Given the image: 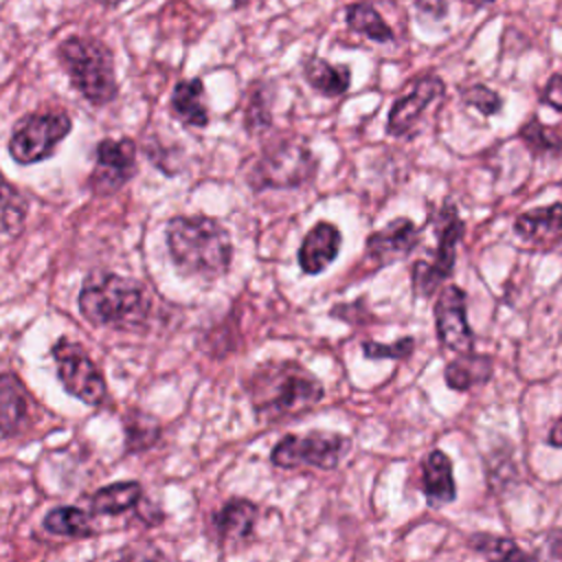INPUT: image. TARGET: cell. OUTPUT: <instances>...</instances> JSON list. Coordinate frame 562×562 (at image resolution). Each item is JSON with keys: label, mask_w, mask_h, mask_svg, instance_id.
Returning a JSON list of instances; mask_svg holds the SVG:
<instances>
[{"label": "cell", "mask_w": 562, "mask_h": 562, "mask_svg": "<svg viewBox=\"0 0 562 562\" xmlns=\"http://www.w3.org/2000/svg\"><path fill=\"white\" fill-rule=\"evenodd\" d=\"M342 246V233L336 224L321 220L316 222L303 237L299 250H296V261L303 274H321L327 270Z\"/></svg>", "instance_id": "9a60e30c"}, {"label": "cell", "mask_w": 562, "mask_h": 562, "mask_svg": "<svg viewBox=\"0 0 562 562\" xmlns=\"http://www.w3.org/2000/svg\"><path fill=\"white\" fill-rule=\"evenodd\" d=\"M345 22L351 31L369 37L371 42L386 44L393 40L391 26L382 20L378 9L371 2H353L345 11Z\"/></svg>", "instance_id": "d4e9b609"}, {"label": "cell", "mask_w": 562, "mask_h": 562, "mask_svg": "<svg viewBox=\"0 0 562 562\" xmlns=\"http://www.w3.org/2000/svg\"><path fill=\"white\" fill-rule=\"evenodd\" d=\"M136 171V143L127 136L103 138L94 149V167L88 176V187L94 195H112L121 191Z\"/></svg>", "instance_id": "30bf717a"}, {"label": "cell", "mask_w": 562, "mask_h": 562, "mask_svg": "<svg viewBox=\"0 0 562 562\" xmlns=\"http://www.w3.org/2000/svg\"><path fill=\"white\" fill-rule=\"evenodd\" d=\"M465 544L474 553H479L483 558H492V560H527V558H536L533 553L520 549L516 540L505 538V536H496V533H487V531L470 533Z\"/></svg>", "instance_id": "83f0119b"}, {"label": "cell", "mask_w": 562, "mask_h": 562, "mask_svg": "<svg viewBox=\"0 0 562 562\" xmlns=\"http://www.w3.org/2000/svg\"><path fill=\"white\" fill-rule=\"evenodd\" d=\"M547 443H549L551 448H560V417H553V422H551V426H549Z\"/></svg>", "instance_id": "836d02e7"}, {"label": "cell", "mask_w": 562, "mask_h": 562, "mask_svg": "<svg viewBox=\"0 0 562 562\" xmlns=\"http://www.w3.org/2000/svg\"><path fill=\"white\" fill-rule=\"evenodd\" d=\"M415 7L422 15L430 20H443L448 15V2L446 0H415Z\"/></svg>", "instance_id": "d6a6232c"}, {"label": "cell", "mask_w": 562, "mask_h": 562, "mask_svg": "<svg viewBox=\"0 0 562 562\" xmlns=\"http://www.w3.org/2000/svg\"><path fill=\"white\" fill-rule=\"evenodd\" d=\"M244 391L257 422L285 424L314 411L323 397V382L294 360H268L244 380Z\"/></svg>", "instance_id": "6da1fadb"}, {"label": "cell", "mask_w": 562, "mask_h": 562, "mask_svg": "<svg viewBox=\"0 0 562 562\" xmlns=\"http://www.w3.org/2000/svg\"><path fill=\"white\" fill-rule=\"evenodd\" d=\"M518 138L533 156H549V158L560 156V145H562L560 125H547L536 114L520 125Z\"/></svg>", "instance_id": "484cf974"}, {"label": "cell", "mask_w": 562, "mask_h": 562, "mask_svg": "<svg viewBox=\"0 0 562 562\" xmlns=\"http://www.w3.org/2000/svg\"><path fill=\"white\" fill-rule=\"evenodd\" d=\"M44 529L53 536L61 538H88L94 536V525H92V514L75 507V505H64L55 507L44 516Z\"/></svg>", "instance_id": "cb8c5ba5"}, {"label": "cell", "mask_w": 562, "mask_h": 562, "mask_svg": "<svg viewBox=\"0 0 562 562\" xmlns=\"http://www.w3.org/2000/svg\"><path fill=\"white\" fill-rule=\"evenodd\" d=\"M35 400L15 373H0V435L18 437L33 424Z\"/></svg>", "instance_id": "2e32d148"}, {"label": "cell", "mask_w": 562, "mask_h": 562, "mask_svg": "<svg viewBox=\"0 0 562 562\" xmlns=\"http://www.w3.org/2000/svg\"><path fill=\"white\" fill-rule=\"evenodd\" d=\"M318 158L299 138H277L268 143L248 169L246 182L252 191L301 189L314 180Z\"/></svg>", "instance_id": "5b68a950"}, {"label": "cell", "mask_w": 562, "mask_h": 562, "mask_svg": "<svg viewBox=\"0 0 562 562\" xmlns=\"http://www.w3.org/2000/svg\"><path fill=\"white\" fill-rule=\"evenodd\" d=\"M422 244V228L411 217H393L382 228L373 231L364 239V257L375 268L391 266L406 259Z\"/></svg>", "instance_id": "5bb4252c"}, {"label": "cell", "mask_w": 562, "mask_h": 562, "mask_svg": "<svg viewBox=\"0 0 562 562\" xmlns=\"http://www.w3.org/2000/svg\"><path fill=\"white\" fill-rule=\"evenodd\" d=\"M465 7H472V9H483L487 4H494L496 0H461Z\"/></svg>", "instance_id": "e575fe53"}, {"label": "cell", "mask_w": 562, "mask_h": 562, "mask_svg": "<svg viewBox=\"0 0 562 562\" xmlns=\"http://www.w3.org/2000/svg\"><path fill=\"white\" fill-rule=\"evenodd\" d=\"M57 59L72 88L92 105L101 108L119 97L112 50L94 37L72 35L57 46Z\"/></svg>", "instance_id": "277c9868"}, {"label": "cell", "mask_w": 562, "mask_h": 562, "mask_svg": "<svg viewBox=\"0 0 562 562\" xmlns=\"http://www.w3.org/2000/svg\"><path fill=\"white\" fill-rule=\"evenodd\" d=\"M50 353L57 367V378L66 393L94 408L108 402V382L97 362L83 349V345L59 338L53 345Z\"/></svg>", "instance_id": "9c48e42d"}, {"label": "cell", "mask_w": 562, "mask_h": 562, "mask_svg": "<svg viewBox=\"0 0 562 562\" xmlns=\"http://www.w3.org/2000/svg\"><path fill=\"white\" fill-rule=\"evenodd\" d=\"M430 222L437 244L428 252V257L417 259L411 268L413 294L417 299L432 296L443 281L452 279L457 263V246L465 233V222L461 220L459 209L452 204V200H443V204L437 211H432Z\"/></svg>", "instance_id": "8992f818"}, {"label": "cell", "mask_w": 562, "mask_h": 562, "mask_svg": "<svg viewBox=\"0 0 562 562\" xmlns=\"http://www.w3.org/2000/svg\"><path fill=\"white\" fill-rule=\"evenodd\" d=\"M351 450V437L331 430H310L305 435H283L270 450V463L281 470L316 468L336 470Z\"/></svg>", "instance_id": "52a82bcc"}, {"label": "cell", "mask_w": 562, "mask_h": 562, "mask_svg": "<svg viewBox=\"0 0 562 562\" xmlns=\"http://www.w3.org/2000/svg\"><path fill=\"white\" fill-rule=\"evenodd\" d=\"M437 342L443 349L465 356L474 351L476 338L468 323V294L457 283H448L435 299L432 305Z\"/></svg>", "instance_id": "7c38bea8"}, {"label": "cell", "mask_w": 562, "mask_h": 562, "mask_svg": "<svg viewBox=\"0 0 562 562\" xmlns=\"http://www.w3.org/2000/svg\"><path fill=\"white\" fill-rule=\"evenodd\" d=\"M165 239L169 259L182 277L215 281L231 270L233 239L215 217L173 215L167 220Z\"/></svg>", "instance_id": "7a4b0ae2"}, {"label": "cell", "mask_w": 562, "mask_h": 562, "mask_svg": "<svg viewBox=\"0 0 562 562\" xmlns=\"http://www.w3.org/2000/svg\"><path fill=\"white\" fill-rule=\"evenodd\" d=\"M422 492L432 507L450 505L457 498V483L452 474V459L435 448L422 461Z\"/></svg>", "instance_id": "ac0fdd59"}, {"label": "cell", "mask_w": 562, "mask_h": 562, "mask_svg": "<svg viewBox=\"0 0 562 562\" xmlns=\"http://www.w3.org/2000/svg\"><path fill=\"white\" fill-rule=\"evenodd\" d=\"M257 520L259 505L250 498L233 496L209 516L206 533L220 551H239L257 538Z\"/></svg>", "instance_id": "8fae6325"}, {"label": "cell", "mask_w": 562, "mask_h": 562, "mask_svg": "<svg viewBox=\"0 0 562 562\" xmlns=\"http://www.w3.org/2000/svg\"><path fill=\"white\" fill-rule=\"evenodd\" d=\"M272 92L270 86L263 81H257L250 86L246 105H244V130L250 136H257L272 127Z\"/></svg>", "instance_id": "4316f807"}, {"label": "cell", "mask_w": 562, "mask_h": 562, "mask_svg": "<svg viewBox=\"0 0 562 562\" xmlns=\"http://www.w3.org/2000/svg\"><path fill=\"white\" fill-rule=\"evenodd\" d=\"M360 347H362L364 358H369V360H406L415 351V338L404 336L391 345L378 342V340H362Z\"/></svg>", "instance_id": "f546056e"}, {"label": "cell", "mask_w": 562, "mask_h": 562, "mask_svg": "<svg viewBox=\"0 0 562 562\" xmlns=\"http://www.w3.org/2000/svg\"><path fill=\"white\" fill-rule=\"evenodd\" d=\"M77 305L94 327L130 334L145 331L154 310L151 296L140 281L112 270H92L86 274Z\"/></svg>", "instance_id": "3957f363"}, {"label": "cell", "mask_w": 562, "mask_h": 562, "mask_svg": "<svg viewBox=\"0 0 562 562\" xmlns=\"http://www.w3.org/2000/svg\"><path fill=\"white\" fill-rule=\"evenodd\" d=\"M123 432H125V454H138L151 450L162 437V424L158 417L143 408H127L123 415Z\"/></svg>", "instance_id": "603a6c76"}, {"label": "cell", "mask_w": 562, "mask_h": 562, "mask_svg": "<svg viewBox=\"0 0 562 562\" xmlns=\"http://www.w3.org/2000/svg\"><path fill=\"white\" fill-rule=\"evenodd\" d=\"M169 112L173 119L189 127H206L211 116L204 103V83L202 79H182L173 86L169 99Z\"/></svg>", "instance_id": "d6986e66"}, {"label": "cell", "mask_w": 562, "mask_h": 562, "mask_svg": "<svg viewBox=\"0 0 562 562\" xmlns=\"http://www.w3.org/2000/svg\"><path fill=\"white\" fill-rule=\"evenodd\" d=\"M461 99L465 105L474 108L483 116H494L503 110V97L483 83H472V86L463 88Z\"/></svg>", "instance_id": "4dcf8cb0"}, {"label": "cell", "mask_w": 562, "mask_h": 562, "mask_svg": "<svg viewBox=\"0 0 562 562\" xmlns=\"http://www.w3.org/2000/svg\"><path fill=\"white\" fill-rule=\"evenodd\" d=\"M143 498V485L138 481H116L99 487L90 496L92 516H121L134 509Z\"/></svg>", "instance_id": "7402d4cb"}, {"label": "cell", "mask_w": 562, "mask_h": 562, "mask_svg": "<svg viewBox=\"0 0 562 562\" xmlns=\"http://www.w3.org/2000/svg\"><path fill=\"white\" fill-rule=\"evenodd\" d=\"M72 119L64 110L31 112L15 125L9 138V154L20 165H33L55 154L59 143L70 134Z\"/></svg>", "instance_id": "ba28073f"}, {"label": "cell", "mask_w": 562, "mask_h": 562, "mask_svg": "<svg viewBox=\"0 0 562 562\" xmlns=\"http://www.w3.org/2000/svg\"><path fill=\"white\" fill-rule=\"evenodd\" d=\"M540 101L549 105L551 110L560 112L562 110V88H560V72H553L549 81L544 83V90L540 92Z\"/></svg>", "instance_id": "1f68e13d"}, {"label": "cell", "mask_w": 562, "mask_h": 562, "mask_svg": "<svg viewBox=\"0 0 562 562\" xmlns=\"http://www.w3.org/2000/svg\"><path fill=\"white\" fill-rule=\"evenodd\" d=\"M514 233L531 248L553 250L560 244L562 233L560 202H551L549 206H538L520 213L514 220Z\"/></svg>", "instance_id": "e0dca14e"}, {"label": "cell", "mask_w": 562, "mask_h": 562, "mask_svg": "<svg viewBox=\"0 0 562 562\" xmlns=\"http://www.w3.org/2000/svg\"><path fill=\"white\" fill-rule=\"evenodd\" d=\"M492 378V358L485 353H465L446 362L443 380L450 391L468 393Z\"/></svg>", "instance_id": "ffe728a7"}, {"label": "cell", "mask_w": 562, "mask_h": 562, "mask_svg": "<svg viewBox=\"0 0 562 562\" xmlns=\"http://www.w3.org/2000/svg\"><path fill=\"white\" fill-rule=\"evenodd\" d=\"M29 202L24 193L0 173V233H20L26 220Z\"/></svg>", "instance_id": "f1b7e54d"}, {"label": "cell", "mask_w": 562, "mask_h": 562, "mask_svg": "<svg viewBox=\"0 0 562 562\" xmlns=\"http://www.w3.org/2000/svg\"><path fill=\"white\" fill-rule=\"evenodd\" d=\"M303 77L314 92L329 97V99L345 94L351 86V68L349 66H345V64L334 66L318 55H310L303 61Z\"/></svg>", "instance_id": "44dd1931"}, {"label": "cell", "mask_w": 562, "mask_h": 562, "mask_svg": "<svg viewBox=\"0 0 562 562\" xmlns=\"http://www.w3.org/2000/svg\"><path fill=\"white\" fill-rule=\"evenodd\" d=\"M101 7H105V9H116L119 4H123L125 0H97Z\"/></svg>", "instance_id": "d590c367"}, {"label": "cell", "mask_w": 562, "mask_h": 562, "mask_svg": "<svg viewBox=\"0 0 562 562\" xmlns=\"http://www.w3.org/2000/svg\"><path fill=\"white\" fill-rule=\"evenodd\" d=\"M250 0H233V7L235 9H241V7H246Z\"/></svg>", "instance_id": "8d00e7d4"}, {"label": "cell", "mask_w": 562, "mask_h": 562, "mask_svg": "<svg viewBox=\"0 0 562 562\" xmlns=\"http://www.w3.org/2000/svg\"><path fill=\"white\" fill-rule=\"evenodd\" d=\"M446 92V83L439 75L426 72L415 77L408 88L393 101L386 116V134L393 138L408 136L422 121L424 112L441 99Z\"/></svg>", "instance_id": "4fadbf2b"}]
</instances>
